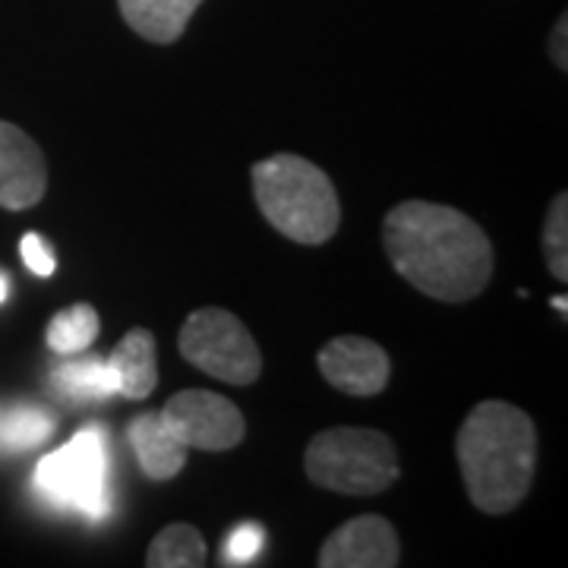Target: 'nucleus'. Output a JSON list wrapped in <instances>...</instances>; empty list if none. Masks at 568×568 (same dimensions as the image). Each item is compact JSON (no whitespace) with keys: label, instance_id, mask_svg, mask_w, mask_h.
<instances>
[{"label":"nucleus","instance_id":"nucleus-13","mask_svg":"<svg viewBox=\"0 0 568 568\" xmlns=\"http://www.w3.org/2000/svg\"><path fill=\"white\" fill-rule=\"evenodd\" d=\"M200 3L203 0H118L126 26L155 44H171L181 39Z\"/></svg>","mask_w":568,"mask_h":568},{"label":"nucleus","instance_id":"nucleus-18","mask_svg":"<svg viewBox=\"0 0 568 568\" xmlns=\"http://www.w3.org/2000/svg\"><path fill=\"white\" fill-rule=\"evenodd\" d=\"M544 256L549 275L556 282H568V196L559 193L544 222Z\"/></svg>","mask_w":568,"mask_h":568},{"label":"nucleus","instance_id":"nucleus-14","mask_svg":"<svg viewBox=\"0 0 568 568\" xmlns=\"http://www.w3.org/2000/svg\"><path fill=\"white\" fill-rule=\"evenodd\" d=\"M51 386L70 402H104L118 395L114 369L108 361H95V357H80V361L58 366L51 376Z\"/></svg>","mask_w":568,"mask_h":568},{"label":"nucleus","instance_id":"nucleus-4","mask_svg":"<svg viewBox=\"0 0 568 568\" xmlns=\"http://www.w3.org/2000/svg\"><path fill=\"white\" fill-rule=\"evenodd\" d=\"M304 467L316 487L342 496H379L402 474L392 439L366 426L323 429L306 446Z\"/></svg>","mask_w":568,"mask_h":568},{"label":"nucleus","instance_id":"nucleus-9","mask_svg":"<svg viewBox=\"0 0 568 568\" xmlns=\"http://www.w3.org/2000/svg\"><path fill=\"white\" fill-rule=\"evenodd\" d=\"M320 373L338 392L354 398H369L388 386L392 366H388V354L376 342L361 335H342L320 351Z\"/></svg>","mask_w":568,"mask_h":568},{"label":"nucleus","instance_id":"nucleus-7","mask_svg":"<svg viewBox=\"0 0 568 568\" xmlns=\"http://www.w3.org/2000/svg\"><path fill=\"white\" fill-rule=\"evenodd\" d=\"M159 414L186 448L227 452L241 446L246 433L244 414L237 410V405L205 388L178 392L174 398H168V405Z\"/></svg>","mask_w":568,"mask_h":568},{"label":"nucleus","instance_id":"nucleus-22","mask_svg":"<svg viewBox=\"0 0 568 568\" xmlns=\"http://www.w3.org/2000/svg\"><path fill=\"white\" fill-rule=\"evenodd\" d=\"M549 304H552V310H559V313H566V297H552Z\"/></svg>","mask_w":568,"mask_h":568},{"label":"nucleus","instance_id":"nucleus-2","mask_svg":"<svg viewBox=\"0 0 568 568\" xmlns=\"http://www.w3.org/2000/svg\"><path fill=\"white\" fill-rule=\"evenodd\" d=\"M470 503L487 515H506L525 503L537 467V426L521 407L480 402L455 439Z\"/></svg>","mask_w":568,"mask_h":568},{"label":"nucleus","instance_id":"nucleus-21","mask_svg":"<svg viewBox=\"0 0 568 568\" xmlns=\"http://www.w3.org/2000/svg\"><path fill=\"white\" fill-rule=\"evenodd\" d=\"M566 17L559 20V26H556V32H552V41H549V58H552V63L559 67V70H566L568 67V58H566Z\"/></svg>","mask_w":568,"mask_h":568},{"label":"nucleus","instance_id":"nucleus-3","mask_svg":"<svg viewBox=\"0 0 568 568\" xmlns=\"http://www.w3.org/2000/svg\"><path fill=\"white\" fill-rule=\"evenodd\" d=\"M250 178L265 222L287 241L316 246L335 237L342 222V205L323 168L301 155L282 152L253 164Z\"/></svg>","mask_w":568,"mask_h":568},{"label":"nucleus","instance_id":"nucleus-10","mask_svg":"<svg viewBox=\"0 0 568 568\" xmlns=\"http://www.w3.org/2000/svg\"><path fill=\"white\" fill-rule=\"evenodd\" d=\"M48 190V164L39 142L17 123L0 121V209L22 212L41 203Z\"/></svg>","mask_w":568,"mask_h":568},{"label":"nucleus","instance_id":"nucleus-16","mask_svg":"<svg viewBox=\"0 0 568 568\" xmlns=\"http://www.w3.org/2000/svg\"><path fill=\"white\" fill-rule=\"evenodd\" d=\"M99 335V313L89 304H77L70 310H61L51 323H48V347L54 354H80L95 342Z\"/></svg>","mask_w":568,"mask_h":568},{"label":"nucleus","instance_id":"nucleus-11","mask_svg":"<svg viewBox=\"0 0 568 568\" xmlns=\"http://www.w3.org/2000/svg\"><path fill=\"white\" fill-rule=\"evenodd\" d=\"M130 443H133V452L140 458L142 474L152 480L178 477L186 465V455H190V448L168 429L162 414H140L130 424Z\"/></svg>","mask_w":568,"mask_h":568},{"label":"nucleus","instance_id":"nucleus-6","mask_svg":"<svg viewBox=\"0 0 568 568\" xmlns=\"http://www.w3.org/2000/svg\"><path fill=\"white\" fill-rule=\"evenodd\" d=\"M36 484L51 503L102 518L108 511V452L99 426H85L67 446L44 455L36 467Z\"/></svg>","mask_w":568,"mask_h":568},{"label":"nucleus","instance_id":"nucleus-8","mask_svg":"<svg viewBox=\"0 0 568 568\" xmlns=\"http://www.w3.org/2000/svg\"><path fill=\"white\" fill-rule=\"evenodd\" d=\"M398 562V530L379 515H361L354 521H345L320 549L323 568H392Z\"/></svg>","mask_w":568,"mask_h":568},{"label":"nucleus","instance_id":"nucleus-12","mask_svg":"<svg viewBox=\"0 0 568 568\" xmlns=\"http://www.w3.org/2000/svg\"><path fill=\"white\" fill-rule=\"evenodd\" d=\"M108 364L118 379V395H126L133 402L149 398L159 386V354H155V338L145 328L126 332L118 347L111 351Z\"/></svg>","mask_w":568,"mask_h":568},{"label":"nucleus","instance_id":"nucleus-20","mask_svg":"<svg viewBox=\"0 0 568 568\" xmlns=\"http://www.w3.org/2000/svg\"><path fill=\"white\" fill-rule=\"evenodd\" d=\"M20 253H22V263L29 272H36L39 278H48V275H54V268H58V260H54V250L41 241L39 234H26L20 241Z\"/></svg>","mask_w":568,"mask_h":568},{"label":"nucleus","instance_id":"nucleus-1","mask_svg":"<svg viewBox=\"0 0 568 568\" xmlns=\"http://www.w3.org/2000/svg\"><path fill=\"white\" fill-rule=\"evenodd\" d=\"M383 244L395 272L443 304L474 301L493 278L484 227L452 205L407 200L386 215Z\"/></svg>","mask_w":568,"mask_h":568},{"label":"nucleus","instance_id":"nucleus-17","mask_svg":"<svg viewBox=\"0 0 568 568\" xmlns=\"http://www.w3.org/2000/svg\"><path fill=\"white\" fill-rule=\"evenodd\" d=\"M54 433V420L39 407H13L0 420V448L22 452V448L41 446Z\"/></svg>","mask_w":568,"mask_h":568},{"label":"nucleus","instance_id":"nucleus-19","mask_svg":"<svg viewBox=\"0 0 568 568\" xmlns=\"http://www.w3.org/2000/svg\"><path fill=\"white\" fill-rule=\"evenodd\" d=\"M263 540L265 530L260 525H241V528H234V534L224 540V562H231V566L253 562L260 556V549H263Z\"/></svg>","mask_w":568,"mask_h":568},{"label":"nucleus","instance_id":"nucleus-5","mask_svg":"<svg viewBox=\"0 0 568 568\" xmlns=\"http://www.w3.org/2000/svg\"><path fill=\"white\" fill-rule=\"evenodd\" d=\"M178 345L190 364L227 386H250L263 373V354L256 338L234 313L219 306L190 313Z\"/></svg>","mask_w":568,"mask_h":568},{"label":"nucleus","instance_id":"nucleus-15","mask_svg":"<svg viewBox=\"0 0 568 568\" xmlns=\"http://www.w3.org/2000/svg\"><path fill=\"white\" fill-rule=\"evenodd\" d=\"M149 568H200L205 566V540L193 525H168L149 544Z\"/></svg>","mask_w":568,"mask_h":568},{"label":"nucleus","instance_id":"nucleus-23","mask_svg":"<svg viewBox=\"0 0 568 568\" xmlns=\"http://www.w3.org/2000/svg\"><path fill=\"white\" fill-rule=\"evenodd\" d=\"M7 291H10V287H7V278H3V275H0V304H3V301H7Z\"/></svg>","mask_w":568,"mask_h":568}]
</instances>
